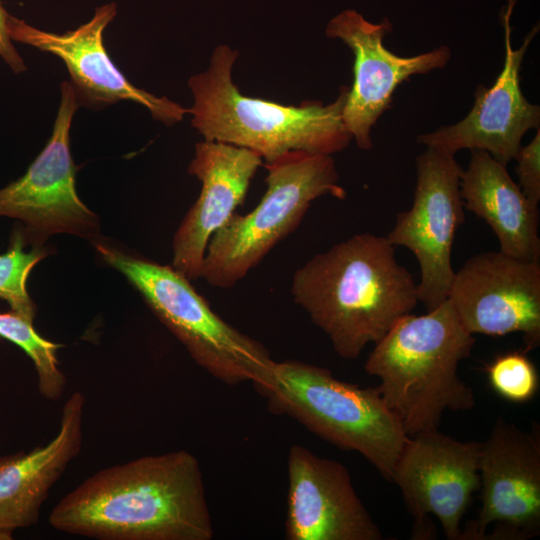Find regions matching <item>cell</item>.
Wrapping results in <instances>:
<instances>
[{"instance_id":"6da1fadb","label":"cell","mask_w":540,"mask_h":540,"mask_svg":"<svg viewBox=\"0 0 540 540\" xmlns=\"http://www.w3.org/2000/svg\"><path fill=\"white\" fill-rule=\"evenodd\" d=\"M54 529L99 540H210L198 459L186 450L104 468L51 510Z\"/></svg>"},{"instance_id":"7a4b0ae2","label":"cell","mask_w":540,"mask_h":540,"mask_svg":"<svg viewBox=\"0 0 540 540\" xmlns=\"http://www.w3.org/2000/svg\"><path fill=\"white\" fill-rule=\"evenodd\" d=\"M291 294L343 359L359 357L417 306L412 274L386 237L356 234L316 254L293 275Z\"/></svg>"},{"instance_id":"3957f363","label":"cell","mask_w":540,"mask_h":540,"mask_svg":"<svg viewBox=\"0 0 540 540\" xmlns=\"http://www.w3.org/2000/svg\"><path fill=\"white\" fill-rule=\"evenodd\" d=\"M475 341L446 299L426 314L404 315L375 343L364 369L380 380L376 389L409 438L438 429L448 410L475 407L458 374Z\"/></svg>"},{"instance_id":"277c9868","label":"cell","mask_w":540,"mask_h":540,"mask_svg":"<svg viewBox=\"0 0 540 540\" xmlns=\"http://www.w3.org/2000/svg\"><path fill=\"white\" fill-rule=\"evenodd\" d=\"M238 56L228 45H218L208 69L188 81L194 98L191 125L204 140L247 148L265 162L290 151L332 155L348 146L352 137L342 111L349 87H341L328 105L316 100L289 106L245 96L232 80Z\"/></svg>"},{"instance_id":"5b68a950","label":"cell","mask_w":540,"mask_h":540,"mask_svg":"<svg viewBox=\"0 0 540 540\" xmlns=\"http://www.w3.org/2000/svg\"><path fill=\"white\" fill-rule=\"evenodd\" d=\"M92 242L101 258L126 277L201 368L227 385L251 382L265 396L276 361L262 343L218 316L190 280L172 266L100 238Z\"/></svg>"},{"instance_id":"8992f818","label":"cell","mask_w":540,"mask_h":540,"mask_svg":"<svg viewBox=\"0 0 540 540\" xmlns=\"http://www.w3.org/2000/svg\"><path fill=\"white\" fill-rule=\"evenodd\" d=\"M268 409L344 450L360 453L388 481L409 438L375 388L341 381L326 368L276 362Z\"/></svg>"},{"instance_id":"52a82bcc","label":"cell","mask_w":540,"mask_h":540,"mask_svg":"<svg viewBox=\"0 0 540 540\" xmlns=\"http://www.w3.org/2000/svg\"><path fill=\"white\" fill-rule=\"evenodd\" d=\"M267 189L249 213H233L210 238L201 278L231 288L274 246L295 231L312 202L330 195L345 199L332 155L290 151L265 162Z\"/></svg>"},{"instance_id":"ba28073f","label":"cell","mask_w":540,"mask_h":540,"mask_svg":"<svg viewBox=\"0 0 540 540\" xmlns=\"http://www.w3.org/2000/svg\"><path fill=\"white\" fill-rule=\"evenodd\" d=\"M463 169L449 152L426 147L416 158V185L409 210L400 212L386 238L416 257L421 272L418 299L427 311L443 303L454 279L451 253L465 220L460 193Z\"/></svg>"},{"instance_id":"9c48e42d","label":"cell","mask_w":540,"mask_h":540,"mask_svg":"<svg viewBox=\"0 0 540 540\" xmlns=\"http://www.w3.org/2000/svg\"><path fill=\"white\" fill-rule=\"evenodd\" d=\"M61 98L52 135L26 173L0 189V216L22 221L27 240L43 245L56 233L94 241L98 217L76 192V166L70 152V128L80 107L71 83L60 86Z\"/></svg>"},{"instance_id":"30bf717a","label":"cell","mask_w":540,"mask_h":540,"mask_svg":"<svg viewBox=\"0 0 540 540\" xmlns=\"http://www.w3.org/2000/svg\"><path fill=\"white\" fill-rule=\"evenodd\" d=\"M498 417L481 442V508L462 540H525L540 533V433Z\"/></svg>"},{"instance_id":"8fae6325","label":"cell","mask_w":540,"mask_h":540,"mask_svg":"<svg viewBox=\"0 0 540 540\" xmlns=\"http://www.w3.org/2000/svg\"><path fill=\"white\" fill-rule=\"evenodd\" d=\"M481 442L459 441L438 429L407 439L392 482L414 518L415 538H426L428 515L440 522L449 540H462L460 524L472 495L480 488Z\"/></svg>"},{"instance_id":"7c38bea8","label":"cell","mask_w":540,"mask_h":540,"mask_svg":"<svg viewBox=\"0 0 540 540\" xmlns=\"http://www.w3.org/2000/svg\"><path fill=\"white\" fill-rule=\"evenodd\" d=\"M470 334L523 335L524 352L540 344V263L489 251L455 272L447 298Z\"/></svg>"},{"instance_id":"4fadbf2b","label":"cell","mask_w":540,"mask_h":540,"mask_svg":"<svg viewBox=\"0 0 540 540\" xmlns=\"http://www.w3.org/2000/svg\"><path fill=\"white\" fill-rule=\"evenodd\" d=\"M391 29L388 19L374 24L355 10L339 13L326 27L327 37L342 40L354 55V80L342 121L362 150L372 148L371 129L389 109L396 88L413 75L444 68L451 59L446 45L415 56H399L383 43Z\"/></svg>"},{"instance_id":"5bb4252c","label":"cell","mask_w":540,"mask_h":540,"mask_svg":"<svg viewBox=\"0 0 540 540\" xmlns=\"http://www.w3.org/2000/svg\"><path fill=\"white\" fill-rule=\"evenodd\" d=\"M116 14L115 3L105 4L96 8L87 23L63 34L40 30L9 15L8 32L12 41L54 54L65 63L79 106L102 109L119 101H132L147 108L154 119L176 124L189 109L136 87L110 58L103 33Z\"/></svg>"},{"instance_id":"9a60e30c","label":"cell","mask_w":540,"mask_h":540,"mask_svg":"<svg viewBox=\"0 0 540 540\" xmlns=\"http://www.w3.org/2000/svg\"><path fill=\"white\" fill-rule=\"evenodd\" d=\"M514 2L509 0L503 16L505 58L494 84L477 87L474 105L461 121L421 134L417 143L454 155L462 149L482 150L507 165L521 147L524 134L539 128L540 107L525 98L520 85L521 65L538 27L526 35L519 48H513L510 16Z\"/></svg>"},{"instance_id":"2e32d148","label":"cell","mask_w":540,"mask_h":540,"mask_svg":"<svg viewBox=\"0 0 540 540\" xmlns=\"http://www.w3.org/2000/svg\"><path fill=\"white\" fill-rule=\"evenodd\" d=\"M287 540H381L347 468L292 445L288 460Z\"/></svg>"},{"instance_id":"e0dca14e","label":"cell","mask_w":540,"mask_h":540,"mask_svg":"<svg viewBox=\"0 0 540 540\" xmlns=\"http://www.w3.org/2000/svg\"><path fill=\"white\" fill-rule=\"evenodd\" d=\"M262 157L247 148L201 141L188 172L201 182L198 199L173 239L172 267L188 280L201 278L208 242L246 197Z\"/></svg>"},{"instance_id":"ac0fdd59","label":"cell","mask_w":540,"mask_h":540,"mask_svg":"<svg viewBox=\"0 0 540 540\" xmlns=\"http://www.w3.org/2000/svg\"><path fill=\"white\" fill-rule=\"evenodd\" d=\"M85 402L79 391L70 395L59 430L46 445L0 456V532L12 535L38 521L49 491L81 450Z\"/></svg>"},{"instance_id":"d6986e66","label":"cell","mask_w":540,"mask_h":540,"mask_svg":"<svg viewBox=\"0 0 540 540\" xmlns=\"http://www.w3.org/2000/svg\"><path fill=\"white\" fill-rule=\"evenodd\" d=\"M460 193L464 207L483 219L497 236L499 251L539 261L538 205L524 196L506 165L485 151L471 150L468 166L461 173Z\"/></svg>"},{"instance_id":"ffe728a7","label":"cell","mask_w":540,"mask_h":540,"mask_svg":"<svg viewBox=\"0 0 540 540\" xmlns=\"http://www.w3.org/2000/svg\"><path fill=\"white\" fill-rule=\"evenodd\" d=\"M0 337L20 347L32 360L40 394L47 400H58L67 383L56 357L60 345L41 337L33 321L12 310L0 313Z\"/></svg>"},{"instance_id":"44dd1931","label":"cell","mask_w":540,"mask_h":540,"mask_svg":"<svg viewBox=\"0 0 540 540\" xmlns=\"http://www.w3.org/2000/svg\"><path fill=\"white\" fill-rule=\"evenodd\" d=\"M27 243L23 226H20L13 231L6 252L0 254V299L6 301L12 311L33 321L36 305L28 294L27 280L48 251L42 245H32L29 251L25 250Z\"/></svg>"},{"instance_id":"7402d4cb","label":"cell","mask_w":540,"mask_h":540,"mask_svg":"<svg viewBox=\"0 0 540 540\" xmlns=\"http://www.w3.org/2000/svg\"><path fill=\"white\" fill-rule=\"evenodd\" d=\"M487 374L494 391L508 401L526 402L538 391L537 370L524 351H511L497 356L487 366Z\"/></svg>"},{"instance_id":"603a6c76","label":"cell","mask_w":540,"mask_h":540,"mask_svg":"<svg viewBox=\"0 0 540 540\" xmlns=\"http://www.w3.org/2000/svg\"><path fill=\"white\" fill-rule=\"evenodd\" d=\"M514 159L518 186L524 196L533 204L540 201V129L529 144L521 146Z\"/></svg>"},{"instance_id":"cb8c5ba5","label":"cell","mask_w":540,"mask_h":540,"mask_svg":"<svg viewBox=\"0 0 540 540\" xmlns=\"http://www.w3.org/2000/svg\"><path fill=\"white\" fill-rule=\"evenodd\" d=\"M9 15L0 2V57L14 73L18 74L24 72L27 68L10 38L8 32Z\"/></svg>"},{"instance_id":"d4e9b609","label":"cell","mask_w":540,"mask_h":540,"mask_svg":"<svg viewBox=\"0 0 540 540\" xmlns=\"http://www.w3.org/2000/svg\"><path fill=\"white\" fill-rule=\"evenodd\" d=\"M12 538V535L11 534H7V533H2L0 532V540H9Z\"/></svg>"}]
</instances>
